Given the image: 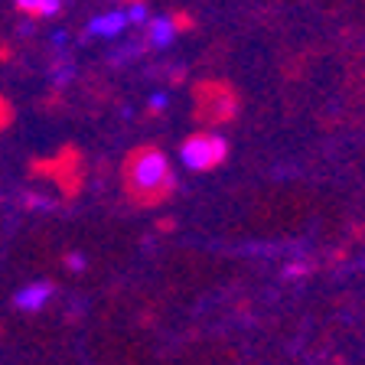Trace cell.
<instances>
[{
	"label": "cell",
	"instance_id": "7",
	"mask_svg": "<svg viewBox=\"0 0 365 365\" xmlns=\"http://www.w3.org/2000/svg\"><path fill=\"white\" fill-rule=\"evenodd\" d=\"M16 7L30 16H56L59 14V0H16Z\"/></svg>",
	"mask_w": 365,
	"mask_h": 365
},
{
	"label": "cell",
	"instance_id": "3",
	"mask_svg": "<svg viewBox=\"0 0 365 365\" xmlns=\"http://www.w3.org/2000/svg\"><path fill=\"white\" fill-rule=\"evenodd\" d=\"M199 98V118L205 121H228L232 114H235V91L228 88L225 82H205L199 85L196 91Z\"/></svg>",
	"mask_w": 365,
	"mask_h": 365
},
{
	"label": "cell",
	"instance_id": "2",
	"mask_svg": "<svg viewBox=\"0 0 365 365\" xmlns=\"http://www.w3.org/2000/svg\"><path fill=\"white\" fill-rule=\"evenodd\" d=\"M228 157V140L222 134H209V130H199L192 134L186 144L180 147V160L186 163V170H196V173H209Z\"/></svg>",
	"mask_w": 365,
	"mask_h": 365
},
{
	"label": "cell",
	"instance_id": "1",
	"mask_svg": "<svg viewBox=\"0 0 365 365\" xmlns=\"http://www.w3.org/2000/svg\"><path fill=\"white\" fill-rule=\"evenodd\" d=\"M124 182L130 196L144 205L167 199L173 190V170H170L167 153L157 147H137L124 163Z\"/></svg>",
	"mask_w": 365,
	"mask_h": 365
},
{
	"label": "cell",
	"instance_id": "5",
	"mask_svg": "<svg viewBox=\"0 0 365 365\" xmlns=\"http://www.w3.org/2000/svg\"><path fill=\"white\" fill-rule=\"evenodd\" d=\"M128 26V14L114 10V14H101L88 23V33L91 36H118V33Z\"/></svg>",
	"mask_w": 365,
	"mask_h": 365
},
{
	"label": "cell",
	"instance_id": "4",
	"mask_svg": "<svg viewBox=\"0 0 365 365\" xmlns=\"http://www.w3.org/2000/svg\"><path fill=\"white\" fill-rule=\"evenodd\" d=\"M49 297H53V284L36 281V284H30V287H23L20 294H16V307H20V310H43Z\"/></svg>",
	"mask_w": 365,
	"mask_h": 365
},
{
	"label": "cell",
	"instance_id": "10",
	"mask_svg": "<svg viewBox=\"0 0 365 365\" xmlns=\"http://www.w3.org/2000/svg\"><path fill=\"white\" fill-rule=\"evenodd\" d=\"M0 339H4V319H0Z\"/></svg>",
	"mask_w": 365,
	"mask_h": 365
},
{
	"label": "cell",
	"instance_id": "8",
	"mask_svg": "<svg viewBox=\"0 0 365 365\" xmlns=\"http://www.w3.org/2000/svg\"><path fill=\"white\" fill-rule=\"evenodd\" d=\"M10 118H14V114H10V105H7L4 98H0V128H7Z\"/></svg>",
	"mask_w": 365,
	"mask_h": 365
},
{
	"label": "cell",
	"instance_id": "9",
	"mask_svg": "<svg viewBox=\"0 0 365 365\" xmlns=\"http://www.w3.org/2000/svg\"><path fill=\"white\" fill-rule=\"evenodd\" d=\"M66 261H68V267H72V271H78V267H85V261L78 258V255H68Z\"/></svg>",
	"mask_w": 365,
	"mask_h": 365
},
{
	"label": "cell",
	"instance_id": "6",
	"mask_svg": "<svg viewBox=\"0 0 365 365\" xmlns=\"http://www.w3.org/2000/svg\"><path fill=\"white\" fill-rule=\"evenodd\" d=\"M176 23H173V16H160V20H150V43L153 46H167L170 39L176 36Z\"/></svg>",
	"mask_w": 365,
	"mask_h": 365
}]
</instances>
